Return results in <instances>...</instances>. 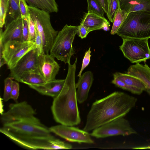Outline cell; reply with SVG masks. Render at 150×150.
I'll use <instances>...</instances> for the list:
<instances>
[{
  "label": "cell",
  "mask_w": 150,
  "mask_h": 150,
  "mask_svg": "<svg viewBox=\"0 0 150 150\" xmlns=\"http://www.w3.org/2000/svg\"><path fill=\"white\" fill-rule=\"evenodd\" d=\"M2 99L1 98H0V112L1 115L3 114L4 113V110L3 108V101H2Z\"/></svg>",
  "instance_id": "obj_38"
},
{
  "label": "cell",
  "mask_w": 150,
  "mask_h": 150,
  "mask_svg": "<svg viewBox=\"0 0 150 150\" xmlns=\"http://www.w3.org/2000/svg\"><path fill=\"white\" fill-rule=\"evenodd\" d=\"M120 9L127 13L140 11L150 12V0H118Z\"/></svg>",
  "instance_id": "obj_18"
},
{
  "label": "cell",
  "mask_w": 150,
  "mask_h": 150,
  "mask_svg": "<svg viewBox=\"0 0 150 150\" xmlns=\"http://www.w3.org/2000/svg\"><path fill=\"white\" fill-rule=\"evenodd\" d=\"M123 42L120 49L125 57L132 63L146 62L150 58L148 39L122 38Z\"/></svg>",
  "instance_id": "obj_7"
},
{
  "label": "cell",
  "mask_w": 150,
  "mask_h": 150,
  "mask_svg": "<svg viewBox=\"0 0 150 150\" xmlns=\"http://www.w3.org/2000/svg\"><path fill=\"white\" fill-rule=\"evenodd\" d=\"M29 30L27 20L23 19V42L28 41Z\"/></svg>",
  "instance_id": "obj_35"
},
{
  "label": "cell",
  "mask_w": 150,
  "mask_h": 150,
  "mask_svg": "<svg viewBox=\"0 0 150 150\" xmlns=\"http://www.w3.org/2000/svg\"><path fill=\"white\" fill-rule=\"evenodd\" d=\"M77 62L68 64V70L63 87L59 94L53 98L51 110L55 121L69 126L79 125L81 121L77 104L75 81Z\"/></svg>",
  "instance_id": "obj_3"
},
{
  "label": "cell",
  "mask_w": 150,
  "mask_h": 150,
  "mask_svg": "<svg viewBox=\"0 0 150 150\" xmlns=\"http://www.w3.org/2000/svg\"><path fill=\"white\" fill-rule=\"evenodd\" d=\"M65 82L64 79H56L48 81L43 84L31 85L29 86L39 93L51 97H57L60 93Z\"/></svg>",
  "instance_id": "obj_16"
},
{
  "label": "cell",
  "mask_w": 150,
  "mask_h": 150,
  "mask_svg": "<svg viewBox=\"0 0 150 150\" xmlns=\"http://www.w3.org/2000/svg\"><path fill=\"white\" fill-rule=\"evenodd\" d=\"M100 4L103 8L105 13L107 16L108 15V0H96Z\"/></svg>",
  "instance_id": "obj_37"
},
{
  "label": "cell",
  "mask_w": 150,
  "mask_h": 150,
  "mask_svg": "<svg viewBox=\"0 0 150 150\" xmlns=\"http://www.w3.org/2000/svg\"><path fill=\"white\" fill-rule=\"evenodd\" d=\"M133 149H150V146H143L140 147H136L132 148Z\"/></svg>",
  "instance_id": "obj_39"
},
{
  "label": "cell",
  "mask_w": 150,
  "mask_h": 150,
  "mask_svg": "<svg viewBox=\"0 0 150 150\" xmlns=\"http://www.w3.org/2000/svg\"><path fill=\"white\" fill-rule=\"evenodd\" d=\"M80 24L86 27L90 32L101 29L105 25L110 26L109 22L104 17L88 12L84 15Z\"/></svg>",
  "instance_id": "obj_17"
},
{
  "label": "cell",
  "mask_w": 150,
  "mask_h": 150,
  "mask_svg": "<svg viewBox=\"0 0 150 150\" xmlns=\"http://www.w3.org/2000/svg\"><path fill=\"white\" fill-rule=\"evenodd\" d=\"M23 19L18 18L13 20L5 26V29L0 30V47L2 48L5 44L14 41H23Z\"/></svg>",
  "instance_id": "obj_13"
},
{
  "label": "cell",
  "mask_w": 150,
  "mask_h": 150,
  "mask_svg": "<svg viewBox=\"0 0 150 150\" xmlns=\"http://www.w3.org/2000/svg\"><path fill=\"white\" fill-rule=\"evenodd\" d=\"M9 6L8 0H0V27L2 28L6 21Z\"/></svg>",
  "instance_id": "obj_27"
},
{
  "label": "cell",
  "mask_w": 150,
  "mask_h": 150,
  "mask_svg": "<svg viewBox=\"0 0 150 150\" xmlns=\"http://www.w3.org/2000/svg\"><path fill=\"white\" fill-rule=\"evenodd\" d=\"M113 77L112 83L117 87L123 89L128 91L132 93L135 94H140L143 91L141 89L127 86L124 82L114 75H113Z\"/></svg>",
  "instance_id": "obj_25"
},
{
  "label": "cell",
  "mask_w": 150,
  "mask_h": 150,
  "mask_svg": "<svg viewBox=\"0 0 150 150\" xmlns=\"http://www.w3.org/2000/svg\"><path fill=\"white\" fill-rule=\"evenodd\" d=\"M137 133L129 121L122 117L93 129L90 134L91 136L100 138L117 135L126 136Z\"/></svg>",
  "instance_id": "obj_9"
},
{
  "label": "cell",
  "mask_w": 150,
  "mask_h": 150,
  "mask_svg": "<svg viewBox=\"0 0 150 150\" xmlns=\"http://www.w3.org/2000/svg\"><path fill=\"white\" fill-rule=\"evenodd\" d=\"M29 5L44 10L49 13H57L58 5L55 0H25Z\"/></svg>",
  "instance_id": "obj_21"
},
{
  "label": "cell",
  "mask_w": 150,
  "mask_h": 150,
  "mask_svg": "<svg viewBox=\"0 0 150 150\" xmlns=\"http://www.w3.org/2000/svg\"><path fill=\"white\" fill-rule=\"evenodd\" d=\"M35 110L25 101L10 104L7 111L1 115L2 125L21 119L35 116Z\"/></svg>",
  "instance_id": "obj_11"
},
{
  "label": "cell",
  "mask_w": 150,
  "mask_h": 150,
  "mask_svg": "<svg viewBox=\"0 0 150 150\" xmlns=\"http://www.w3.org/2000/svg\"><path fill=\"white\" fill-rule=\"evenodd\" d=\"M38 56L36 48L29 51L10 70V77L16 81L24 74L37 70Z\"/></svg>",
  "instance_id": "obj_12"
},
{
  "label": "cell",
  "mask_w": 150,
  "mask_h": 150,
  "mask_svg": "<svg viewBox=\"0 0 150 150\" xmlns=\"http://www.w3.org/2000/svg\"><path fill=\"white\" fill-rule=\"evenodd\" d=\"M78 30V26L66 24L58 32L50 54L65 64L70 63L71 58L75 53L72 44Z\"/></svg>",
  "instance_id": "obj_5"
},
{
  "label": "cell",
  "mask_w": 150,
  "mask_h": 150,
  "mask_svg": "<svg viewBox=\"0 0 150 150\" xmlns=\"http://www.w3.org/2000/svg\"><path fill=\"white\" fill-rule=\"evenodd\" d=\"M11 77H8L4 80V89L3 100L5 102L11 99L12 84L13 80Z\"/></svg>",
  "instance_id": "obj_29"
},
{
  "label": "cell",
  "mask_w": 150,
  "mask_h": 150,
  "mask_svg": "<svg viewBox=\"0 0 150 150\" xmlns=\"http://www.w3.org/2000/svg\"><path fill=\"white\" fill-rule=\"evenodd\" d=\"M0 132L17 144L28 149L50 150L54 137L49 128L35 116L3 125Z\"/></svg>",
  "instance_id": "obj_1"
},
{
  "label": "cell",
  "mask_w": 150,
  "mask_h": 150,
  "mask_svg": "<svg viewBox=\"0 0 150 150\" xmlns=\"http://www.w3.org/2000/svg\"><path fill=\"white\" fill-rule=\"evenodd\" d=\"M88 12L93 13L104 17L105 11L101 6L96 0H87Z\"/></svg>",
  "instance_id": "obj_26"
},
{
  "label": "cell",
  "mask_w": 150,
  "mask_h": 150,
  "mask_svg": "<svg viewBox=\"0 0 150 150\" xmlns=\"http://www.w3.org/2000/svg\"><path fill=\"white\" fill-rule=\"evenodd\" d=\"M108 9L107 16L109 21L113 23L116 13L119 7L118 0H108Z\"/></svg>",
  "instance_id": "obj_28"
},
{
  "label": "cell",
  "mask_w": 150,
  "mask_h": 150,
  "mask_svg": "<svg viewBox=\"0 0 150 150\" xmlns=\"http://www.w3.org/2000/svg\"><path fill=\"white\" fill-rule=\"evenodd\" d=\"M9 6L5 25L12 21L21 17L19 7V0H8Z\"/></svg>",
  "instance_id": "obj_23"
},
{
  "label": "cell",
  "mask_w": 150,
  "mask_h": 150,
  "mask_svg": "<svg viewBox=\"0 0 150 150\" xmlns=\"http://www.w3.org/2000/svg\"><path fill=\"white\" fill-rule=\"evenodd\" d=\"M137 100L136 98L120 91L96 100L91 105L83 130L88 132L123 117L135 106Z\"/></svg>",
  "instance_id": "obj_2"
},
{
  "label": "cell",
  "mask_w": 150,
  "mask_h": 150,
  "mask_svg": "<svg viewBox=\"0 0 150 150\" xmlns=\"http://www.w3.org/2000/svg\"><path fill=\"white\" fill-rule=\"evenodd\" d=\"M117 34L122 38H150V12L145 11L129 13Z\"/></svg>",
  "instance_id": "obj_4"
},
{
  "label": "cell",
  "mask_w": 150,
  "mask_h": 150,
  "mask_svg": "<svg viewBox=\"0 0 150 150\" xmlns=\"http://www.w3.org/2000/svg\"><path fill=\"white\" fill-rule=\"evenodd\" d=\"M19 7L21 17L24 19L27 20L30 14L28 5L25 0H19Z\"/></svg>",
  "instance_id": "obj_31"
},
{
  "label": "cell",
  "mask_w": 150,
  "mask_h": 150,
  "mask_svg": "<svg viewBox=\"0 0 150 150\" xmlns=\"http://www.w3.org/2000/svg\"><path fill=\"white\" fill-rule=\"evenodd\" d=\"M126 73L139 78L150 89V68L144 63V64L137 63L131 65Z\"/></svg>",
  "instance_id": "obj_19"
},
{
  "label": "cell",
  "mask_w": 150,
  "mask_h": 150,
  "mask_svg": "<svg viewBox=\"0 0 150 150\" xmlns=\"http://www.w3.org/2000/svg\"><path fill=\"white\" fill-rule=\"evenodd\" d=\"M35 48L36 46L35 42H9L3 46L2 53L0 54V60L3 59L8 68L10 70L25 54Z\"/></svg>",
  "instance_id": "obj_8"
},
{
  "label": "cell",
  "mask_w": 150,
  "mask_h": 150,
  "mask_svg": "<svg viewBox=\"0 0 150 150\" xmlns=\"http://www.w3.org/2000/svg\"><path fill=\"white\" fill-rule=\"evenodd\" d=\"M90 31L82 24L78 26L77 35L81 39L86 38Z\"/></svg>",
  "instance_id": "obj_36"
},
{
  "label": "cell",
  "mask_w": 150,
  "mask_h": 150,
  "mask_svg": "<svg viewBox=\"0 0 150 150\" xmlns=\"http://www.w3.org/2000/svg\"><path fill=\"white\" fill-rule=\"evenodd\" d=\"M91 47H90L88 50L86 51L85 53L82 62L81 67L77 75V76L79 78L81 76L83 71L84 69L90 63L91 59Z\"/></svg>",
  "instance_id": "obj_32"
},
{
  "label": "cell",
  "mask_w": 150,
  "mask_h": 150,
  "mask_svg": "<svg viewBox=\"0 0 150 150\" xmlns=\"http://www.w3.org/2000/svg\"><path fill=\"white\" fill-rule=\"evenodd\" d=\"M28 8L30 16L41 38L44 52L49 54L58 32L55 30L52 25L50 13L29 5Z\"/></svg>",
  "instance_id": "obj_6"
},
{
  "label": "cell",
  "mask_w": 150,
  "mask_h": 150,
  "mask_svg": "<svg viewBox=\"0 0 150 150\" xmlns=\"http://www.w3.org/2000/svg\"><path fill=\"white\" fill-rule=\"evenodd\" d=\"M36 27V26H35ZM35 37V42L36 46L38 56L43 54L44 52L43 44L41 38L36 27Z\"/></svg>",
  "instance_id": "obj_33"
},
{
  "label": "cell",
  "mask_w": 150,
  "mask_h": 150,
  "mask_svg": "<svg viewBox=\"0 0 150 150\" xmlns=\"http://www.w3.org/2000/svg\"><path fill=\"white\" fill-rule=\"evenodd\" d=\"M19 93V85L16 81H13L11 94V99L16 101L18 97Z\"/></svg>",
  "instance_id": "obj_34"
},
{
  "label": "cell",
  "mask_w": 150,
  "mask_h": 150,
  "mask_svg": "<svg viewBox=\"0 0 150 150\" xmlns=\"http://www.w3.org/2000/svg\"><path fill=\"white\" fill-rule=\"evenodd\" d=\"M93 79V73L88 71L81 75L76 83L77 98L79 103H83L87 99Z\"/></svg>",
  "instance_id": "obj_15"
},
{
  "label": "cell",
  "mask_w": 150,
  "mask_h": 150,
  "mask_svg": "<svg viewBox=\"0 0 150 150\" xmlns=\"http://www.w3.org/2000/svg\"><path fill=\"white\" fill-rule=\"evenodd\" d=\"M109 27L110 26L107 25H105L103 27L102 29H103L105 31H108L110 30Z\"/></svg>",
  "instance_id": "obj_40"
},
{
  "label": "cell",
  "mask_w": 150,
  "mask_h": 150,
  "mask_svg": "<svg viewBox=\"0 0 150 150\" xmlns=\"http://www.w3.org/2000/svg\"><path fill=\"white\" fill-rule=\"evenodd\" d=\"M54 57L49 54L44 53L39 55L38 59V69L47 81L55 80L60 67Z\"/></svg>",
  "instance_id": "obj_14"
},
{
  "label": "cell",
  "mask_w": 150,
  "mask_h": 150,
  "mask_svg": "<svg viewBox=\"0 0 150 150\" xmlns=\"http://www.w3.org/2000/svg\"><path fill=\"white\" fill-rule=\"evenodd\" d=\"M146 91L147 92V93H148V94H149V96H150V89L148 88H147L146 90Z\"/></svg>",
  "instance_id": "obj_41"
},
{
  "label": "cell",
  "mask_w": 150,
  "mask_h": 150,
  "mask_svg": "<svg viewBox=\"0 0 150 150\" xmlns=\"http://www.w3.org/2000/svg\"><path fill=\"white\" fill-rule=\"evenodd\" d=\"M16 81L28 86L40 85L47 82L40 74L38 69L24 74Z\"/></svg>",
  "instance_id": "obj_20"
},
{
  "label": "cell",
  "mask_w": 150,
  "mask_h": 150,
  "mask_svg": "<svg viewBox=\"0 0 150 150\" xmlns=\"http://www.w3.org/2000/svg\"><path fill=\"white\" fill-rule=\"evenodd\" d=\"M114 75L124 82L127 86L146 91L147 86L140 79L127 73L116 72Z\"/></svg>",
  "instance_id": "obj_22"
},
{
  "label": "cell",
  "mask_w": 150,
  "mask_h": 150,
  "mask_svg": "<svg viewBox=\"0 0 150 150\" xmlns=\"http://www.w3.org/2000/svg\"><path fill=\"white\" fill-rule=\"evenodd\" d=\"M51 133L70 142L90 144L94 142L88 132L74 127L62 124L53 126L49 128Z\"/></svg>",
  "instance_id": "obj_10"
},
{
  "label": "cell",
  "mask_w": 150,
  "mask_h": 150,
  "mask_svg": "<svg viewBox=\"0 0 150 150\" xmlns=\"http://www.w3.org/2000/svg\"><path fill=\"white\" fill-rule=\"evenodd\" d=\"M27 20L29 34L28 41L35 42L36 27L35 22L30 15Z\"/></svg>",
  "instance_id": "obj_30"
},
{
  "label": "cell",
  "mask_w": 150,
  "mask_h": 150,
  "mask_svg": "<svg viewBox=\"0 0 150 150\" xmlns=\"http://www.w3.org/2000/svg\"><path fill=\"white\" fill-rule=\"evenodd\" d=\"M129 13L124 10H121L119 7L116 13L110 33L115 35L127 17Z\"/></svg>",
  "instance_id": "obj_24"
}]
</instances>
